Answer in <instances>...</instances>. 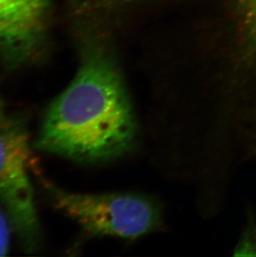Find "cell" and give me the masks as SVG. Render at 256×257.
<instances>
[{
	"mask_svg": "<svg viewBox=\"0 0 256 257\" xmlns=\"http://www.w3.org/2000/svg\"><path fill=\"white\" fill-rule=\"evenodd\" d=\"M138 139V119L116 60L93 50L47 111L37 148L77 163H102L128 155Z\"/></svg>",
	"mask_w": 256,
	"mask_h": 257,
	"instance_id": "6da1fadb",
	"label": "cell"
},
{
	"mask_svg": "<svg viewBox=\"0 0 256 257\" xmlns=\"http://www.w3.org/2000/svg\"><path fill=\"white\" fill-rule=\"evenodd\" d=\"M108 1H118V2H127L131 0H108Z\"/></svg>",
	"mask_w": 256,
	"mask_h": 257,
	"instance_id": "ba28073f",
	"label": "cell"
},
{
	"mask_svg": "<svg viewBox=\"0 0 256 257\" xmlns=\"http://www.w3.org/2000/svg\"><path fill=\"white\" fill-rule=\"evenodd\" d=\"M56 209L90 237L136 240L162 227L163 211L154 197L133 192L77 193L44 181Z\"/></svg>",
	"mask_w": 256,
	"mask_h": 257,
	"instance_id": "7a4b0ae2",
	"label": "cell"
},
{
	"mask_svg": "<svg viewBox=\"0 0 256 257\" xmlns=\"http://www.w3.org/2000/svg\"><path fill=\"white\" fill-rule=\"evenodd\" d=\"M49 0H0V51L12 63L29 58L43 38Z\"/></svg>",
	"mask_w": 256,
	"mask_h": 257,
	"instance_id": "277c9868",
	"label": "cell"
},
{
	"mask_svg": "<svg viewBox=\"0 0 256 257\" xmlns=\"http://www.w3.org/2000/svg\"><path fill=\"white\" fill-rule=\"evenodd\" d=\"M239 5L247 39L256 49V0H239Z\"/></svg>",
	"mask_w": 256,
	"mask_h": 257,
	"instance_id": "5b68a950",
	"label": "cell"
},
{
	"mask_svg": "<svg viewBox=\"0 0 256 257\" xmlns=\"http://www.w3.org/2000/svg\"><path fill=\"white\" fill-rule=\"evenodd\" d=\"M25 125L16 119L0 121V206L25 250L40 242V227L30 179L33 163Z\"/></svg>",
	"mask_w": 256,
	"mask_h": 257,
	"instance_id": "3957f363",
	"label": "cell"
},
{
	"mask_svg": "<svg viewBox=\"0 0 256 257\" xmlns=\"http://www.w3.org/2000/svg\"><path fill=\"white\" fill-rule=\"evenodd\" d=\"M4 112H3V104L2 101L0 99V121L4 120Z\"/></svg>",
	"mask_w": 256,
	"mask_h": 257,
	"instance_id": "52a82bcc",
	"label": "cell"
},
{
	"mask_svg": "<svg viewBox=\"0 0 256 257\" xmlns=\"http://www.w3.org/2000/svg\"><path fill=\"white\" fill-rule=\"evenodd\" d=\"M12 225L2 206H0V256L7 255L10 249Z\"/></svg>",
	"mask_w": 256,
	"mask_h": 257,
	"instance_id": "8992f818",
	"label": "cell"
}]
</instances>
